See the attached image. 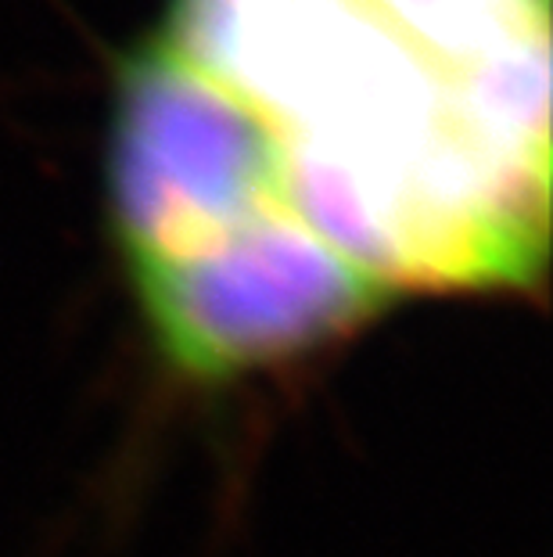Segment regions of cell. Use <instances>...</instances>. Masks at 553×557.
Returning <instances> with one entry per match:
<instances>
[{
    "label": "cell",
    "instance_id": "6da1fadb",
    "mask_svg": "<svg viewBox=\"0 0 553 557\" xmlns=\"http://www.w3.org/2000/svg\"><path fill=\"white\" fill-rule=\"evenodd\" d=\"M155 29L392 302L546 277L550 0H166Z\"/></svg>",
    "mask_w": 553,
    "mask_h": 557
}]
</instances>
